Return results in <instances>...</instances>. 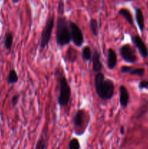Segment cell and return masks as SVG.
Masks as SVG:
<instances>
[{
  "label": "cell",
  "mask_w": 148,
  "mask_h": 149,
  "mask_svg": "<svg viewBox=\"0 0 148 149\" xmlns=\"http://www.w3.org/2000/svg\"><path fill=\"white\" fill-rule=\"evenodd\" d=\"M94 86L96 93L100 98L107 100L113 97L115 92V84L110 79H106L103 73H97L94 78Z\"/></svg>",
  "instance_id": "obj_1"
},
{
  "label": "cell",
  "mask_w": 148,
  "mask_h": 149,
  "mask_svg": "<svg viewBox=\"0 0 148 149\" xmlns=\"http://www.w3.org/2000/svg\"><path fill=\"white\" fill-rule=\"evenodd\" d=\"M71 41L70 21L63 16H59L57 19L56 42L59 46L68 45Z\"/></svg>",
  "instance_id": "obj_2"
},
{
  "label": "cell",
  "mask_w": 148,
  "mask_h": 149,
  "mask_svg": "<svg viewBox=\"0 0 148 149\" xmlns=\"http://www.w3.org/2000/svg\"><path fill=\"white\" fill-rule=\"evenodd\" d=\"M59 93L57 102L60 106H65L69 103L71 97V90L66 78L63 74L59 79Z\"/></svg>",
  "instance_id": "obj_3"
},
{
  "label": "cell",
  "mask_w": 148,
  "mask_h": 149,
  "mask_svg": "<svg viewBox=\"0 0 148 149\" xmlns=\"http://www.w3.org/2000/svg\"><path fill=\"white\" fill-rule=\"evenodd\" d=\"M54 26H55V17L53 15L49 16V17L46 20V23L42 31L41 35L40 47L42 49L46 47L49 45Z\"/></svg>",
  "instance_id": "obj_4"
},
{
  "label": "cell",
  "mask_w": 148,
  "mask_h": 149,
  "mask_svg": "<svg viewBox=\"0 0 148 149\" xmlns=\"http://www.w3.org/2000/svg\"><path fill=\"white\" fill-rule=\"evenodd\" d=\"M70 29H71V40L74 45L77 47H81L84 42V35L81 29L74 22L70 21Z\"/></svg>",
  "instance_id": "obj_5"
},
{
  "label": "cell",
  "mask_w": 148,
  "mask_h": 149,
  "mask_svg": "<svg viewBox=\"0 0 148 149\" xmlns=\"http://www.w3.org/2000/svg\"><path fill=\"white\" fill-rule=\"evenodd\" d=\"M120 53L122 58L126 62L130 63H134L137 61V57L133 48L129 45H123L120 49Z\"/></svg>",
  "instance_id": "obj_6"
},
{
  "label": "cell",
  "mask_w": 148,
  "mask_h": 149,
  "mask_svg": "<svg viewBox=\"0 0 148 149\" xmlns=\"http://www.w3.org/2000/svg\"><path fill=\"white\" fill-rule=\"evenodd\" d=\"M132 42L135 45L136 47L139 50V53H140L141 56L142 58H145L148 56V50L147 47L145 45V42L142 40V38L139 36V35H134L131 37Z\"/></svg>",
  "instance_id": "obj_7"
},
{
  "label": "cell",
  "mask_w": 148,
  "mask_h": 149,
  "mask_svg": "<svg viewBox=\"0 0 148 149\" xmlns=\"http://www.w3.org/2000/svg\"><path fill=\"white\" fill-rule=\"evenodd\" d=\"M91 60H92L93 71L96 73L100 72L102 70V64L101 61H100V53L96 49H94V51L93 52Z\"/></svg>",
  "instance_id": "obj_8"
},
{
  "label": "cell",
  "mask_w": 148,
  "mask_h": 149,
  "mask_svg": "<svg viewBox=\"0 0 148 149\" xmlns=\"http://www.w3.org/2000/svg\"><path fill=\"white\" fill-rule=\"evenodd\" d=\"M129 102V94L125 86L120 87V104L123 108L127 107Z\"/></svg>",
  "instance_id": "obj_9"
},
{
  "label": "cell",
  "mask_w": 148,
  "mask_h": 149,
  "mask_svg": "<svg viewBox=\"0 0 148 149\" xmlns=\"http://www.w3.org/2000/svg\"><path fill=\"white\" fill-rule=\"evenodd\" d=\"M118 58L115 51L112 48L108 49V57H107V67L109 69H113L117 65Z\"/></svg>",
  "instance_id": "obj_10"
},
{
  "label": "cell",
  "mask_w": 148,
  "mask_h": 149,
  "mask_svg": "<svg viewBox=\"0 0 148 149\" xmlns=\"http://www.w3.org/2000/svg\"><path fill=\"white\" fill-rule=\"evenodd\" d=\"M84 118H85V112H84V111H77L73 119L74 125H75L76 127H82L83 123H84Z\"/></svg>",
  "instance_id": "obj_11"
},
{
  "label": "cell",
  "mask_w": 148,
  "mask_h": 149,
  "mask_svg": "<svg viewBox=\"0 0 148 149\" xmlns=\"http://www.w3.org/2000/svg\"><path fill=\"white\" fill-rule=\"evenodd\" d=\"M135 17H136V23L138 25V27H139V30L142 31L144 29H145V18H144L143 13H142V10L139 8L136 9Z\"/></svg>",
  "instance_id": "obj_12"
},
{
  "label": "cell",
  "mask_w": 148,
  "mask_h": 149,
  "mask_svg": "<svg viewBox=\"0 0 148 149\" xmlns=\"http://www.w3.org/2000/svg\"><path fill=\"white\" fill-rule=\"evenodd\" d=\"M66 58L69 62L74 63L78 58V52L72 47H70L66 52Z\"/></svg>",
  "instance_id": "obj_13"
},
{
  "label": "cell",
  "mask_w": 148,
  "mask_h": 149,
  "mask_svg": "<svg viewBox=\"0 0 148 149\" xmlns=\"http://www.w3.org/2000/svg\"><path fill=\"white\" fill-rule=\"evenodd\" d=\"M13 42V35L10 31H8L5 35V38H4V46L6 49L7 50H10L12 48V45Z\"/></svg>",
  "instance_id": "obj_14"
},
{
  "label": "cell",
  "mask_w": 148,
  "mask_h": 149,
  "mask_svg": "<svg viewBox=\"0 0 148 149\" xmlns=\"http://www.w3.org/2000/svg\"><path fill=\"white\" fill-rule=\"evenodd\" d=\"M119 15L123 16L125 19L126 20V21L131 25H133V19H132L131 14L130 12L128 10V9L126 8H121L120 9V10L118 11Z\"/></svg>",
  "instance_id": "obj_15"
},
{
  "label": "cell",
  "mask_w": 148,
  "mask_h": 149,
  "mask_svg": "<svg viewBox=\"0 0 148 149\" xmlns=\"http://www.w3.org/2000/svg\"><path fill=\"white\" fill-rule=\"evenodd\" d=\"M81 56H82V58L84 59V61H91V57H92V52H91V48L88 46L84 47L82 49Z\"/></svg>",
  "instance_id": "obj_16"
},
{
  "label": "cell",
  "mask_w": 148,
  "mask_h": 149,
  "mask_svg": "<svg viewBox=\"0 0 148 149\" xmlns=\"http://www.w3.org/2000/svg\"><path fill=\"white\" fill-rule=\"evenodd\" d=\"M7 80L9 84H14L17 83L18 81V76H17V72L15 70H11L9 73Z\"/></svg>",
  "instance_id": "obj_17"
},
{
  "label": "cell",
  "mask_w": 148,
  "mask_h": 149,
  "mask_svg": "<svg viewBox=\"0 0 148 149\" xmlns=\"http://www.w3.org/2000/svg\"><path fill=\"white\" fill-rule=\"evenodd\" d=\"M90 29H91V32L94 34V36H97L98 35L99 31V27H98V21L97 19L91 18L89 22Z\"/></svg>",
  "instance_id": "obj_18"
},
{
  "label": "cell",
  "mask_w": 148,
  "mask_h": 149,
  "mask_svg": "<svg viewBox=\"0 0 148 149\" xmlns=\"http://www.w3.org/2000/svg\"><path fill=\"white\" fill-rule=\"evenodd\" d=\"M129 74H131V75H137L139 77H142L145 74V69L143 68H132Z\"/></svg>",
  "instance_id": "obj_19"
},
{
  "label": "cell",
  "mask_w": 148,
  "mask_h": 149,
  "mask_svg": "<svg viewBox=\"0 0 148 149\" xmlns=\"http://www.w3.org/2000/svg\"><path fill=\"white\" fill-rule=\"evenodd\" d=\"M47 147L48 146H47V143H46V141L44 140V138H42L41 139H40L39 141H38L37 144H36L35 148L36 149H45V148H47Z\"/></svg>",
  "instance_id": "obj_20"
},
{
  "label": "cell",
  "mask_w": 148,
  "mask_h": 149,
  "mask_svg": "<svg viewBox=\"0 0 148 149\" xmlns=\"http://www.w3.org/2000/svg\"><path fill=\"white\" fill-rule=\"evenodd\" d=\"M80 144L78 142V139L76 138H73L71 140L69 143V148L70 149H79L80 148Z\"/></svg>",
  "instance_id": "obj_21"
},
{
  "label": "cell",
  "mask_w": 148,
  "mask_h": 149,
  "mask_svg": "<svg viewBox=\"0 0 148 149\" xmlns=\"http://www.w3.org/2000/svg\"><path fill=\"white\" fill-rule=\"evenodd\" d=\"M57 13L60 15H63L64 14V2L62 0H59L58 1L57 6Z\"/></svg>",
  "instance_id": "obj_22"
},
{
  "label": "cell",
  "mask_w": 148,
  "mask_h": 149,
  "mask_svg": "<svg viewBox=\"0 0 148 149\" xmlns=\"http://www.w3.org/2000/svg\"><path fill=\"white\" fill-rule=\"evenodd\" d=\"M132 67L131 66H126V65H123L120 68V71L123 74H128V73H130V71L132 70Z\"/></svg>",
  "instance_id": "obj_23"
},
{
  "label": "cell",
  "mask_w": 148,
  "mask_h": 149,
  "mask_svg": "<svg viewBox=\"0 0 148 149\" xmlns=\"http://www.w3.org/2000/svg\"><path fill=\"white\" fill-rule=\"evenodd\" d=\"M19 97H20V95L18 94L15 95L12 97L11 103H12V106H15L16 105H17V102H18V100H19Z\"/></svg>",
  "instance_id": "obj_24"
},
{
  "label": "cell",
  "mask_w": 148,
  "mask_h": 149,
  "mask_svg": "<svg viewBox=\"0 0 148 149\" xmlns=\"http://www.w3.org/2000/svg\"><path fill=\"white\" fill-rule=\"evenodd\" d=\"M140 89H148V80H143L139 84Z\"/></svg>",
  "instance_id": "obj_25"
},
{
  "label": "cell",
  "mask_w": 148,
  "mask_h": 149,
  "mask_svg": "<svg viewBox=\"0 0 148 149\" xmlns=\"http://www.w3.org/2000/svg\"><path fill=\"white\" fill-rule=\"evenodd\" d=\"M120 132H121V134L124 133V132H123V127H121V128H120Z\"/></svg>",
  "instance_id": "obj_26"
}]
</instances>
